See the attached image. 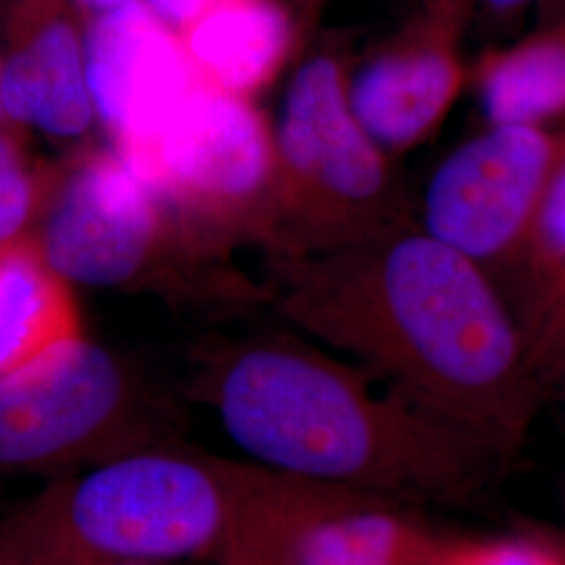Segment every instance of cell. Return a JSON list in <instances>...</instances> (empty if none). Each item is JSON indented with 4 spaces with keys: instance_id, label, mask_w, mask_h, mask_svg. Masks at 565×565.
Here are the masks:
<instances>
[{
    "instance_id": "cell-1",
    "label": "cell",
    "mask_w": 565,
    "mask_h": 565,
    "mask_svg": "<svg viewBox=\"0 0 565 565\" xmlns=\"http://www.w3.org/2000/svg\"><path fill=\"white\" fill-rule=\"evenodd\" d=\"M273 300L303 335L507 455L543 387L499 285L419 223L338 249L277 256Z\"/></svg>"
},
{
    "instance_id": "cell-2",
    "label": "cell",
    "mask_w": 565,
    "mask_h": 565,
    "mask_svg": "<svg viewBox=\"0 0 565 565\" xmlns=\"http://www.w3.org/2000/svg\"><path fill=\"white\" fill-rule=\"evenodd\" d=\"M195 394L252 463L417 501H461L505 457L369 373L287 333L207 345Z\"/></svg>"
},
{
    "instance_id": "cell-3",
    "label": "cell",
    "mask_w": 565,
    "mask_h": 565,
    "mask_svg": "<svg viewBox=\"0 0 565 565\" xmlns=\"http://www.w3.org/2000/svg\"><path fill=\"white\" fill-rule=\"evenodd\" d=\"M266 473L182 443L88 467L0 525V565H223Z\"/></svg>"
},
{
    "instance_id": "cell-4",
    "label": "cell",
    "mask_w": 565,
    "mask_h": 565,
    "mask_svg": "<svg viewBox=\"0 0 565 565\" xmlns=\"http://www.w3.org/2000/svg\"><path fill=\"white\" fill-rule=\"evenodd\" d=\"M345 86L342 57L323 51L285 90L266 242L277 256L329 252L415 223L392 156L354 118Z\"/></svg>"
},
{
    "instance_id": "cell-5",
    "label": "cell",
    "mask_w": 565,
    "mask_h": 565,
    "mask_svg": "<svg viewBox=\"0 0 565 565\" xmlns=\"http://www.w3.org/2000/svg\"><path fill=\"white\" fill-rule=\"evenodd\" d=\"M181 436V406L162 385L84 335L0 375L4 473L72 476Z\"/></svg>"
},
{
    "instance_id": "cell-6",
    "label": "cell",
    "mask_w": 565,
    "mask_h": 565,
    "mask_svg": "<svg viewBox=\"0 0 565 565\" xmlns=\"http://www.w3.org/2000/svg\"><path fill=\"white\" fill-rule=\"evenodd\" d=\"M120 158L203 249L237 235L268 242L275 132L249 99L198 81L160 132Z\"/></svg>"
},
{
    "instance_id": "cell-7",
    "label": "cell",
    "mask_w": 565,
    "mask_h": 565,
    "mask_svg": "<svg viewBox=\"0 0 565 565\" xmlns=\"http://www.w3.org/2000/svg\"><path fill=\"white\" fill-rule=\"evenodd\" d=\"M34 242L65 281L156 287L193 300L166 260L202 245L114 147H86L51 174Z\"/></svg>"
},
{
    "instance_id": "cell-8",
    "label": "cell",
    "mask_w": 565,
    "mask_h": 565,
    "mask_svg": "<svg viewBox=\"0 0 565 565\" xmlns=\"http://www.w3.org/2000/svg\"><path fill=\"white\" fill-rule=\"evenodd\" d=\"M564 163L565 128L486 124L434 170L419 226L499 282Z\"/></svg>"
},
{
    "instance_id": "cell-9",
    "label": "cell",
    "mask_w": 565,
    "mask_h": 565,
    "mask_svg": "<svg viewBox=\"0 0 565 565\" xmlns=\"http://www.w3.org/2000/svg\"><path fill=\"white\" fill-rule=\"evenodd\" d=\"M469 13L463 0H424L415 20L348 72L350 109L387 156L429 141L469 88L461 51Z\"/></svg>"
},
{
    "instance_id": "cell-10",
    "label": "cell",
    "mask_w": 565,
    "mask_h": 565,
    "mask_svg": "<svg viewBox=\"0 0 565 565\" xmlns=\"http://www.w3.org/2000/svg\"><path fill=\"white\" fill-rule=\"evenodd\" d=\"M84 67L95 118L120 156L151 141L200 81L179 34L141 0L84 21Z\"/></svg>"
},
{
    "instance_id": "cell-11",
    "label": "cell",
    "mask_w": 565,
    "mask_h": 565,
    "mask_svg": "<svg viewBox=\"0 0 565 565\" xmlns=\"http://www.w3.org/2000/svg\"><path fill=\"white\" fill-rule=\"evenodd\" d=\"M0 105L13 126L81 139L97 121L84 67V28L70 0H4Z\"/></svg>"
},
{
    "instance_id": "cell-12",
    "label": "cell",
    "mask_w": 565,
    "mask_h": 565,
    "mask_svg": "<svg viewBox=\"0 0 565 565\" xmlns=\"http://www.w3.org/2000/svg\"><path fill=\"white\" fill-rule=\"evenodd\" d=\"M438 541L411 503L324 484L296 532L289 565H427Z\"/></svg>"
},
{
    "instance_id": "cell-13",
    "label": "cell",
    "mask_w": 565,
    "mask_h": 565,
    "mask_svg": "<svg viewBox=\"0 0 565 565\" xmlns=\"http://www.w3.org/2000/svg\"><path fill=\"white\" fill-rule=\"evenodd\" d=\"M525 356L543 390L565 371V163L524 243L499 279Z\"/></svg>"
},
{
    "instance_id": "cell-14",
    "label": "cell",
    "mask_w": 565,
    "mask_h": 565,
    "mask_svg": "<svg viewBox=\"0 0 565 565\" xmlns=\"http://www.w3.org/2000/svg\"><path fill=\"white\" fill-rule=\"evenodd\" d=\"M200 81L249 99L294 49V20L277 0H212L179 32Z\"/></svg>"
},
{
    "instance_id": "cell-15",
    "label": "cell",
    "mask_w": 565,
    "mask_h": 565,
    "mask_svg": "<svg viewBox=\"0 0 565 565\" xmlns=\"http://www.w3.org/2000/svg\"><path fill=\"white\" fill-rule=\"evenodd\" d=\"M469 88L486 124L565 128V23L543 28L471 63Z\"/></svg>"
},
{
    "instance_id": "cell-16",
    "label": "cell",
    "mask_w": 565,
    "mask_h": 565,
    "mask_svg": "<svg viewBox=\"0 0 565 565\" xmlns=\"http://www.w3.org/2000/svg\"><path fill=\"white\" fill-rule=\"evenodd\" d=\"M82 335L70 282L34 239L0 245V375Z\"/></svg>"
},
{
    "instance_id": "cell-17",
    "label": "cell",
    "mask_w": 565,
    "mask_h": 565,
    "mask_svg": "<svg viewBox=\"0 0 565 565\" xmlns=\"http://www.w3.org/2000/svg\"><path fill=\"white\" fill-rule=\"evenodd\" d=\"M51 174L34 172L23 153L18 126L0 124V245L20 242L42 212Z\"/></svg>"
},
{
    "instance_id": "cell-18",
    "label": "cell",
    "mask_w": 565,
    "mask_h": 565,
    "mask_svg": "<svg viewBox=\"0 0 565 565\" xmlns=\"http://www.w3.org/2000/svg\"><path fill=\"white\" fill-rule=\"evenodd\" d=\"M427 565H565V551L534 536H440Z\"/></svg>"
},
{
    "instance_id": "cell-19",
    "label": "cell",
    "mask_w": 565,
    "mask_h": 565,
    "mask_svg": "<svg viewBox=\"0 0 565 565\" xmlns=\"http://www.w3.org/2000/svg\"><path fill=\"white\" fill-rule=\"evenodd\" d=\"M142 4L177 34L195 20L212 0H141Z\"/></svg>"
},
{
    "instance_id": "cell-20",
    "label": "cell",
    "mask_w": 565,
    "mask_h": 565,
    "mask_svg": "<svg viewBox=\"0 0 565 565\" xmlns=\"http://www.w3.org/2000/svg\"><path fill=\"white\" fill-rule=\"evenodd\" d=\"M82 21L95 20L109 11H116L132 0H70Z\"/></svg>"
},
{
    "instance_id": "cell-21",
    "label": "cell",
    "mask_w": 565,
    "mask_h": 565,
    "mask_svg": "<svg viewBox=\"0 0 565 565\" xmlns=\"http://www.w3.org/2000/svg\"><path fill=\"white\" fill-rule=\"evenodd\" d=\"M465 4L473 11V9H488L494 13H509V11H520L527 4L536 2V0H463Z\"/></svg>"
},
{
    "instance_id": "cell-22",
    "label": "cell",
    "mask_w": 565,
    "mask_h": 565,
    "mask_svg": "<svg viewBox=\"0 0 565 565\" xmlns=\"http://www.w3.org/2000/svg\"><path fill=\"white\" fill-rule=\"evenodd\" d=\"M548 21H562L565 23V0H555L553 9L548 13Z\"/></svg>"
},
{
    "instance_id": "cell-23",
    "label": "cell",
    "mask_w": 565,
    "mask_h": 565,
    "mask_svg": "<svg viewBox=\"0 0 565 565\" xmlns=\"http://www.w3.org/2000/svg\"><path fill=\"white\" fill-rule=\"evenodd\" d=\"M103 565H193V564H160V562H116V564Z\"/></svg>"
},
{
    "instance_id": "cell-24",
    "label": "cell",
    "mask_w": 565,
    "mask_h": 565,
    "mask_svg": "<svg viewBox=\"0 0 565 565\" xmlns=\"http://www.w3.org/2000/svg\"><path fill=\"white\" fill-rule=\"evenodd\" d=\"M0 81H2V55H0ZM7 118H4V114H2V105H0V124H4ZM11 124V121H9Z\"/></svg>"
},
{
    "instance_id": "cell-25",
    "label": "cell",
    "mask_w": 565,
    "mask_h": 565,
    "mask_svg": "<svg viewBox=\"0 0 565 565\" xmlns=\"http://www.w3.org/2000/svg\"><path fill=\"white\" fill-rule=\"evenodd\" d=\"M559 382H562V384H564V387H565V371H564V375H562V380H559Z\"/></svg>"
}]
</instances>
